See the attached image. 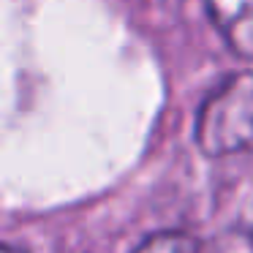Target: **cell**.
<instances>
[{"label":"cell","mask_w":253,"mask_h":253,"mask_svg":"<svg viewBox=\"0 0 253 253\" xmlns=\"http://www.w3.org/2000/svg\"><path fill=\"white\" fill-rule=\"evenodd\" d=\"M196 144L210 158L253 150V71L231 74L202 104Z\"/></svg>","instance_id":"obj_1"},{"label":"cell","mask_w":253,"mask_h":253,"mask_svg":"<svg viewBox=\"0 0 253 253\" xmlns=\"http://www.w3.org/2000/svg\"><path fill=\"white\" fill-rule=\"evenodd\" d=\"M207 11L231 52L253 60V0H207Z\"/></svg>","instance_id":"obj_2"},{"label":"cell","mask_w":253,"mask_h":253,"mask_svg":"<svg viewBox=\"0 0 253 253\" xmlns=\"http://www.w3.org/2000/svg\"><path fill=\"white\" fill-rule=\"evenodd\" d=\"M133 253H199V242L185 231H158L150 234Z\"/></svg>","instance_id":"obj_3"},{"label":"cell","mask_w":253,"mask_h":253,"mask_svg":"<svg viewBox=\"0 0 253 253\" xmlns=\"http://www.w3.org/2000/svg\"><path fill=\"white\" fill-rule=\"evenodd\" d=\"M215 253H253V226H237L226 231Z\"/></svg>","instance_id":"obj_4"},{"label":"cell","mask_w":253,"mask_h":253,"mask_svg":"<svg viewBox=\"0 0 253 253\" xmlns=\"http://www.w3.org/2000/svg\"><path fill=\"white\" fill-rule=\"evenodd\" d=\"M3 253H28V251H22L17 245H3Z\"/></svg>","instance_id":"obj_5"}]
</instances>
